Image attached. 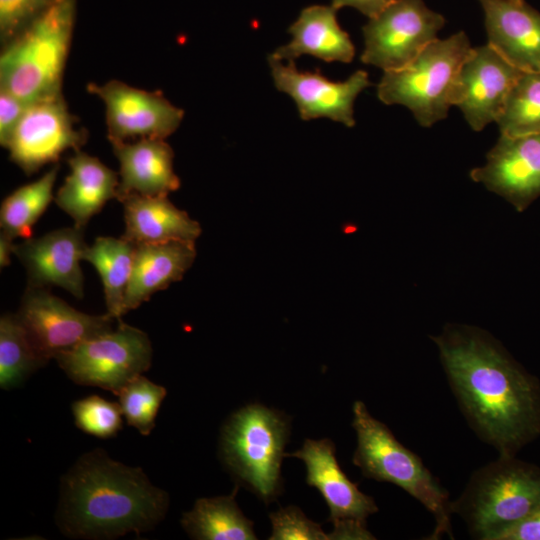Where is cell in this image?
I'll return each instance as SVG.
<instances>
[{
  "label": "cell",
  "instance_id": "cell-12",
  "mask_svg": "<svg viewBox=\"0 0 540 540\" xmlns=\"http://www.w3.org/2000/svg\"><path fill=\"white\" fill-rule=\"evenodd\" d=\"M88 92L105 104L107 136L112 142L130 139H165L179 127L184 111L159 91H146L111 80L89 83Z\"/></svg>",
  "mask_w": 540,
  "mask_h": 540
},
{
  "label": "cell",
  "instance_id": "cell-34",
  "mask_svg": "<svg viewBox=\"0 0 540 540\" xmlns=\"http://www.w3.org/2000/svg\"><path fill=\"white\" fill-rule=\"evenodd\" d=\"M495 540H540V506L522 521L499 533Z\"/></svg>",
  "mask_w": 540,
  "mask_h": 540
},
{
  "label": "cell",
  "instance_id": "cell-21",
  "mask_svg": "<svg viewBox=\"0 0 540 540\" xmlns=\"http://www.w3.org/2000/svg\"><path fill=\"white\" fill-rule=\"evenodd\" d=\"M336 12L332 5H312L303 9L288 29L292 40L277 48L270 57L294 61L307 54L325 62H351L355 48L349 35L340 27Z\"/></svg>",
  "mask_w": 540,
  "mask_h": 540
},
{
  "label": "cell",
  "instance_id": "cell-25",
  "mask_svg": "<svg viewBox=\"0 0 540 540\" xmlns=\"http://www.w3.org/2000/svg\"><path fill=\"white\" fill-rule=\"evenodd\" d=\"M231 495L200 498L180 520L187 534L197 540H255L253 522L246 518Z\"/></svg>",
  "mask_w": 540,
  "mask_h": 540
},
{
  "label": "cell",
  "instance_id": "cell-18",
  "mask_svg": "<svg viewBox=\"0 0 540 540\" xmlns=\"http://www.w3.org/2000/svg\"><path fill=\"white\" fill-rule=\"evenodd\" d=\"M488 45L522 72H540V12L524 0H479Z\"/></svg>",
  "mask_w": 540,
  "mask_h": 540
},
{
  "label": "cell",
  "instance_id": "cell-19",
  "mask_svg": "<svg viewBox=\"0 0 540 540\" xmlns=\"http://www.w3.org/2000/svg\"><path fill=\"white\" fill-rule=\"evenodd\" d=\"M119 161V201L129 195L168 196L180 187L173 169L174 153L164 139L112 142Z\"/></svg>",
  "mask_w": 540,
  "mask_h": 540
},
{
  "label": "cell",
  "instance_id": "cell-16",
  "mask_svg": "<svg viewBox=\"0 0 540 540\" xmlns=\"http://www.w3.org/2000/svg\"><path fill=\"white\" fill-rule=\"evenodd\" d=\"M87 246L84 229L74 225L27 238L14 245V254L26 269L28 286L61 287L81 299L84 277L80 261Z\"/></svg>",
  "mask_w": 540,
  "mask_h": 540
},
{
  "label": "cell",
  "instance_id": "cell-9",
  "mask_svg": "<svg viewBox=\"0 0 540 540\" xmlns=\"http://www.w3.org/2000/svg\"><path fill=\"white\" fill-rule=\"evenodd\" d=\"M444 24L424 0H394L363 27L361 61L384 71L403 68L437 39Z\"/></svg>",
  "mask_w": 540,
  "mask_h": 540
},
{
  "label": "cell",
  "instance_id": "cell-15",
  "mask_svg": "<svg viewBox=\"0 0 540 540\" xmlns=\"http://www.w3.org/2000/svg\"><path fill=\"white\" fill-rule=\"evenodd\" d=\"M470 177L524 211L540 196V134L500 135L486 163L472 169Z\"/></svg>",
  "mask_w": 540,
  "mask_h": 540
},
{
  "label": "cell",
  "instance_id": "cell-7",
  "mask_svg": "<svg viewBox=\"0 0 540 540\" xmlns=\"http://www.w3.org/2000/svg\"><path fill=\"white\" fill-rule=\"evenodd\" d=\"M471 49L463 31L435 39L405 67L384 71L378 98L387 105L406 106L421 126H432L447 117L458 73Z\"/></svg>",
  "mask_w": 540,
  "mask_h": 540
},
{
  "label": "cell",
  "instance_id": "cell-27",
  "mask_svg": "<svg viewBox=\"0 0 540 540\" xmlns=\"http://www.w3.org/2000/svg\"><path fill=\"white\" fill-rule=\"evenodd\" d=\"M47 362L32 344L17 314L0 318V387L10 390L22 385Z\"/></svg>",
  "mask_w": 540,
  "mask_h": 540
},
{
  "label": "cell",
  "instance_id": "cell-29",
  "mask_svg": "<svg viewBox=\"0 0 540 540\" xmlns=\"http://www.w3.org/2000/svg\"><path fill=\"white\" fill-rule=\"evenodd\" d=\"M167 390L142 374L133 378L116 395L122 414L129 426L148 436L155 427L161 403Z\"/></svg>",
  "mask_w": 540,
  "mask_h": 540
},
{
  "label": "cell",
  "instance_id": "cell-2",
  "mask_svg": "<svg viewBox=\"0 0 540 540\" xmlns=\"http://www.w3.org/2000/svg\"><path fill=\"white\" fill-rule=\"evenodd\" d=\"M55 521L71 539L111 540L139 535L164 520L168 493L140 467L113 460L96 448L83 455L60 481Z\"/></svg>",
  "mask_w": 540,
  "mask_h": 540
},
{
  "label": "cell",
  "instance_id": "cell-24",
  "mask_svg": "<svg viewBox=\"0 0 540 540\" xmlns=\"http://www.w3.org/2000/svg\"><path fill=\"white\" fill-rule=\"evenodd\" d=\"M136 244L123 236L97 237L87 246L83 260L99 273L105 294L107 314L116 321L122 320L123 305L131 279Z\"/></svg>",
  "mask_w": 540,
  "mask_h": 540
},
{
  "label": "cell",
  "instance_id": "cell-17",
  "mask_svg": "<svg viewBox=\"0 0 540 540\" xmlns=\"http://www.w3.org/2000/svg\"><path fill=\"white\" fill-rule=\"evenodd\" d=\"M285 456L304 461L306 482L323 496L330 510L327 521L334 526H366L368 516L378 511L374 499L361 492L341 469L330 439H306L300 450Z\"/></svg>",
  "mask_w": 540,
  "mask_h": 540
},
{
  "label": "cell",
  "instance_id": "cell-20",
  "mask_svg": "<svg viewBox=\"0 0 540 540\" xmlns=\"http://www.w3.org/2000/svg\"><path fill=\"white\" fill-rule=\"evenodd\" d=\"M195 258V242L192 241L136 244L123 314L139 307L155 292L181 280Z\"/></svg>",
  "mask_w": 540,
  "mask_h": 540
},
{
  "label": "cell",
  "instance_id": "cell-13",
  "mask_svg": "<svg viewBox=\"0 0 540 540\" xmlns=\"http://www.w3.org/2000/svg\"><path fill=\"white\" fill-rule=\"evenodd\" d=\"M521 74L490 45L472 48L458 73L452 105L459 107L474 131H481L497 121Z\"/></svg>",
  "mask_w": 540,
  "mask_h": 540
},
{
  "label": "cell",
  "instance_id": "cell-10",
  "mask_svg": "<svg viewBox=\"0 0 540 540\" xmlns=\"http://www.w3.org/2000/svg\"><path fill=\"white\" fill-rule=\"evenodd\" d=\"M75 122L62 93L29 104L6 148L11 161L31 175L66 150H80L87 132Z\"/></svg>",
  "mask_w": 540,
  "mask_h": 540
},
{
  "label": "cell",
  "instance_id": "cell-35",
  "mask_svg": "<svg viewBox=\"0 0 540 540\" xmlns=\"http://www.w3.org/2000/svg\"><path fill=\"white\" fill-rule=\"evenodd\" d=\"M394 0H332V6L338 10L342 7H353L367 17L373 18Z\"/></svg>",
  "mask_w": 540,
  "mask_h": 540
},
{
  "label": "cell",
  "instance_id": "cell-11",
  "mask_svg": "<svg viewBox=\"0 0 540 540\" xmlns=\"http://www.w3.org/2000/svg\"><path fill=\"white\" fill-rule=\"evenodd\" d=\"M32 344L48 363L81 342L113 329L107 313L90 315L71 307L47 288L28 286L16 313Z\"/></svg>",
  "mask_w": 540,
  "mask_h": 540
},
{
  "label": "cell",
  "instance_id": "cell-31",
  "mask_svg": "<svg viewBox=\"0 0 540 540\" xmlns=\"http://www.w3.org/2000/svg\"><path fill=\"white\" fill-rule=\"evenodd\" d=\"M272 523L270 540H328L320 524L310 520L296 506H288L271 513Z\"/></svg>",
  "mask_w": 540,
  "mask_h": 540
},
{
  "label": "cell",
  "instance_id": "cell-6",
  "mask_svg": "<svg viewBox=\"0 0 540 540\" xmlns=\"http://www.w3.org/2000/svg\"><path fill=\"white\" fill-rule=\"evenodd\" d=\"M289 434L288 418L261 404L241 408L222 427L221 460L265 503L281 491V463Z\"/></svg>",
  "mask_w": 540,
  "mask_h": 540
},
{
  "label": "cell",
  "instance_id": "cell-8",
  "mask_svg": "<svg viewBox=\"0 0 540 540\" xmlns=\"http://www.w3.org/2000/svg\"><path fill=\"white\" fill-rule=\"evenodd\" d=\"M152 355L148 335L119 320L116 329L62 351L54 359L74 383L99 387L116 395L150 368Z\"/></svg>",
  "mask_w": 540,
  "mask_h": 540
},
{
  "label": "cell",
  "instance_id": "cell-28",
  "mask_svg": "<svg viewBox=\"0 0 540 540\" xmlns=\"http://www.w3.org/2000/svg\"><path fill=\"white\" fill-rule=\"evenodd\" d=\"M496 123L508 137L540 134V72H522Z\"/></svg>",
  "mask_w": 540,
  "mask_h": 540
},
{
  "label": "cell",
  "instance_id": "cell-33",
  "mask_svg": "<svg viewBox=\"0 0 540 540\" xmlns=\"http://www.w3.org/2000/svg\"><path fill=\"white\" fill-rule=\"evenodd\" d=\"M27 106L19 98L0 89V143L2 147L7 148Z\"/></svg>",
  "mask_w": 540,
  "mask_h": 540
},
{
  "label": "cell",
  "instance_id": "cell-36",
  "mask_svg": "<svg viewBox=\"0 0 540 540\" xmlns=\"http://www.w3.org/2000/svg\"><path fill=\"white\" fill-rule=\"evenodd\" d=\"M13 239L4 233H0V266L6 267L10 264L11 254H14Z\"/></svg>",
  "mask_w": 540,
  "mask_h": 540
},
{
  "label": "cell",
  "instance_id": "cell-5",
  "mask_svg": "<svg viewBox=\"0 0 540 540\" xmlns=\"http://www.w3.org/2000/svg\"><path fill=\"white\" fill-rule=\"evenodd\" d=\"M539 506L540 468L515 456H499L474 471L462 494L451 502L452 513L479 540H495Z\"/></svg>",
  "mask_w": 540,
  "mask_h": 540
},
{
  "label": "cell",
  "instance_id": "cell-22",
  "mask_svg": "<svg viewBox=\"0 0 540 540\" xmlns=\"http://www.w3.org/2000/svg\"><path fill=\"white\" fill-rule=\"evenodd\" d=\"M67 162L70 174L57 191L55 202L74 220L75 226L84 229L107 201L117 198L118 175L81 150L75 151Z\"/></svg>",
  "mask_w": 540,
  "mask_h": 540
},
{
  "label": "cell",
  "instance_id": "cell-14",
  "mask_svg": "<svg viewBox=\"0 0 540 540\" xmlns=\"http://www.w3.org/2000/svg\"><path fill=\"white\" fill-rule=\"evenodd\" d=\"M269 64L276 88L294 99L303 120L326 117L348 127L354 126V101L371 85L366 71L357 70L347 80L334 82L319 70L300 72L294 61L284 65L269 56Z\"/></svg>",
  "mask_w": 540,
  "mask_h": 540
},
{
  "label": "cell",
  "instance_id": "cell-23",
  "mask_svg": "<svg viewBox=\"0 0 540 540\" xmlns=\"http://www.w3.org/2000/svg\"><path fill=\"white\" fill-rule=\"evenodd\" d=\"M120 201L125 220L123 237L135 244L195 242L201 234L199 223L174 206L167 196L129 194Z\"/></svg>",
  "mask_w": 540,
  "mask_h": 540
},
{
  "label": "cell",
  "instance_id": "cell-3",
  "mask_svg": "<svg viewBox=\"0 0 540 540\" xmlns=\"http://www.w3.org/2000/svg\"><path fill=\"white\" fill-rule=\"evenodd\" d=\"M76 0H58L8 43L0 56V89L27 105L62 93Z\"/></svg>",
  "mask_w": 540,
  "mask_h": 540
},
{
  "label": "cell",
  "instance_id": "cell-26",
  "mask_svg": "<svg viewBox=\"0 0 540 540\" xmlns=\"http://www.w3.org/2000/svg\"><path fill=\"white\" fill-rule=\"evenodd\" d=\"M59 165L36 181L19 187L7 196L0 209L1 232L12 238H30L32 227L53 199Z\"/></svg>",
  "mask_w": 540,
  "mask_h": 540
},
{
  "label": "cell",
  "instance_id": "cell-4",
  "mask_svg": "<svg viewBox=\"0 0 540 540\" xmlns=\"http://www.w3.org/2000/svg\"><path fill=\"white\" fill-rule=\"evenodd\" d=\"M352 426L357 436L353 464L362 475L389 482L418 500L434 517L429 539L452 537L449 493L426 468L421 458L402 445L392 431L369 413L362 401L353 404Z\"/></svg>",
  "mask_w": 540,
  "mask_h": 540
},
{
  "label": "cell",
  "instance_id": "cell-32",
  "mask_svg": "<svg viewBox=\"0 0 540 540\" xmlns=\"http://www.w3.org/2000/svg\"><path fill=\"white\" fill-rule=\"evenodd\" d=\"M58 0H0V38L8 43Z\"/></svg>",
  "mask_w": 540,
  "mask_h": 540
},
{
  "label": "cell",
  "instance_id": "cell-1",
  "mask_svg": "<svg viewBox=\"0 0 540 540\" xmlns=\"http://www.w3.org/2000/svg\"><path fill=\"white\" fill-rule=\"evenodd\" d=\"M431 339L467 422L499 456L540 435V383L488 332L448 324Z\"/></svg>",
  "mask_w": 540,
  "mask_h": 540
},
{
  "label": "cell",
  "instance_id": "cell-30",
  "mask_svg": "<svg viewBox=\"0 0 540 540\" xmlns=\"http://www.w3.org/2000/svg\"><path fill=\"white\" fill-rule=\"evenodd\" d=\"M71 409L75 425L89 435L107 439L116 436L122 428L123 414L119 403L98 395L73 402Z\"/></svg>",
  "mask_w": 540,
  "mask_h": 540
}]
</instances>
